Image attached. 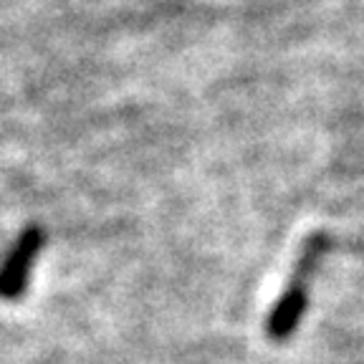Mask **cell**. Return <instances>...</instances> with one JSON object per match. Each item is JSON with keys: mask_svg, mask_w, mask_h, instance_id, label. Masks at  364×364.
Wrapping results in <instances>:
<instances>
[{"mask_svg": "<svg viewBox=\"0 0 364 364\" xmlns=\"http://www.w3.org/2000/svg\"><path fill=\"white\" fill-rule=\"evenodd\" d=\"M46 245V230L41 225H28L18 233L16 243L0 261V299L3 301H18L28 289L31 273H33L36 258Z\"/></svg>", "mask_w": 364, "mask_h": 364, "instance_id": "2", "label": "cell"}, {"mask_svg": "<svg viewBox=\"0 0 364 364\" xmlns=\"http://www.w3.org/2000/svg\"><path fill=\"white\" fill-rule=\"evenodd\" d=\"M331 248V235L318 230L311 233L304 240L299 258L294 263V271L289 276V284L279 294L276 304L271 306L266 316V336L276 344L291 339L296 329L301 326V318L309 306V294H311V284L316 279L318 266L324 261V256Z\"/></svg>", "mask_w": 364, "mask_h": 364, "instance_id": "1", "label": "cell"}]
</instances>
